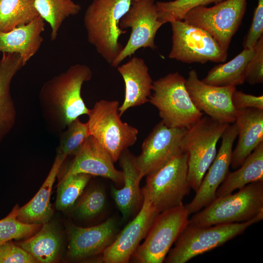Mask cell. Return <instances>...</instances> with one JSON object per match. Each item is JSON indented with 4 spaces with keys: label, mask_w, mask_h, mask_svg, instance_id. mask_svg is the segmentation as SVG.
Instances as JSON below:
<instances>
[{
    "label": "cell",
    "mask_w": 263,
    "mask_h": 263,
    "mask_svg": "<svg viewBox=\"0 0 263 263\" xmlns=\"http://www.w3.org/2000/svg\"><path fill=\"white\" fill-rule=\"evenodd\" d=\"M92 77L89 66L75 64L42 85L40 104L46 122L54 130L61 131L80 116L89 114L81 92L83 83Z\"/></svg>",
    "instance_id": "obj_1"
},
{
    "label": "cell",
    "mask_w": 263,
    "mask_h": 263,
    "mask_svg": "<svg viewBox=\"0 0 263 263\" xmlns=\"http://www.w3.org/2000/svg\"><path fill=\"white\" fill-rule=\"evenodd\" d=\"M131 2L132 0H93L84 14L83 22L88 42L111 65L124 47L119 38L127 31L121 29L119 24Z\"/></svg>",
    "instance_id": "obj_2"
},
{
    "label": "cell",
    "mask_w": 263,
    "mask_h": 263,
    "mask_svg": "<svg viewBox=\"0 0 263 263\" xmlns=\"http://www.w3.org/2000/svg\"><path fill=\"white\" fill-rule=\"evenodd\" d=\"M263 211V181L251 183L234 194L217 197L189 219L197 226L243 222Z\"/></svg>",
    "instance_id": "obj_3"
},
{
    "label": "cell",
    "mask_w": 263,
    "mask_h": 263,
    "mask_svg": "<svg viewBox=\"0 0 263 263\" xmlns=\"http://www.w3.org/2000/svg\"><path fill=\"white\" fill-rule=\"evenodd\" d=\"M185 83L177 72L153 82L148 102L158 109L161 121L169 127L187 129L203 116L192 102Z\"/></svg>",
    "instance_id": "obj_4"
},
{
    "label": "cell",
    "mask_w": 263,
    "mask_h": 263,
    "mask_svg": "<svg viewBox=\"0 0 263 263\" xmlns=\"http://www.w3.org/2000/svg\"><path fill=\"white\" fill-rule=\"evenodd\" d=\"M263 219V211L251 220L243 222L203 227L188 225L175 242V246L169 251L164 261L167 263H185L197 255L223 245Z\"/></svg>",
    "instance_id": "obj_5"
},
{
    "label": "cell",
    "mask_w": 263,
    "mask_h": 263,
    "mask_svg": "<svg viewBox=\"0 0 263 263\" xmlns=\"http://www.w3.org/2000/svg\"><path fill=\"white\" fill-rule=\"evenodd\" d=\"M228 125L203 116L186 129L182 148L188 155V179L195 191L214 159L217 143Z\"/></svg>",
    "instance_id": "obj_6"
},
{
    "label": "cell",
    "mask_w": 263,
    "mask_h": 263,
    "mask_svg": "<svg viewBox=\"0 0 263 263\" xmlns=\"http://www.w3.org/2000/svg\"><path fill=\"white\" fill-rule=\"evenodd\" d=\"M119 102L100 100L90 109L87 122L90 135L105 149L113 161H117L123 151L134 145L138 130L123 122L119 114Z\"/></svg>",
    "instance_id": "obj_7"
},
{
    "label": "cell",
    "mask_w": 263,
    "mask_h": 263,
    "mask_svg": "<svg viewBox=\"0 0 263 263\" xmlns=\"http://www.w3.org/2000/svg\"><path fill=\"white\" fill-rule=\"evenodd\" d=\"M188 155L183 152L147 175L142 188L159 212L183 204L191 188L188 179Z\"/></svg>",
    "instance_id": "obj_8"
},
{
    "label": "cell",
    "mask_w": 263,
    "mask_h": 263,
    "mask_svg": "<svg viewBox=\"0 0 263 263\" xmlns=\"http://www.w3.org/2000/svg\"><path fill=\"white\" fill-rule=\"evenodd\" d=\"M189 213L183 204L166 209L157 216L143 244L132 256L141 263H161L170 247L188 225Z\"/></svg>",
    "instance_id": "obj_9"
},
{
    "label": "cell",
    "mask_w": 263,
    "mask_h": 263,
    "mask_svg": "<svg viewBox=\"0 0 263 263\" xmlns=\"http://www.w3.org/2000/svg\"><path fill=\"white\" fill-rule=\"evenodd\" d=\"M246 5L247 0H225L210 7L200 5L188 10L182 20L207 31L227 52Z\"/></svg>",
    "instance_id": "obj_10"
},
{
    "label": "cell",
    "mask_w": 263,
    "mask_h": 263,
    "mask_svg": "<svg viewBox=\"0 0 263 263\" xmlns=\"http://www.w3.org/2000/svg\"><path fill=\"white\" fill-rule=\"evenodd\" d=\"M172 47L169 57L184 63L223 62L227 52L207 31L183 20L171 21Z\"/></svg>",
    "instance_id": "obj_11"
},
{
    "label": "cell",
    "mask_w": 263,
    "mask_h": 263,
    "mask_svg": "<svg viewBox=\"0 0 263 263\" xmlns=\"http://www.w3.org/2000/svg\"><path fill=\"white\" fill-rule=\"evenodd\" d=\"M163 24L158 19L155 0H132L129 10L119 24L122 30L131 29L130 38L111 66L117 67L124 59L140 48L156 49L154 39Z\"/></svg>",
    "instance_id": "obj_12"
},
{
    "label": "cell",
    "mask_w": 263,
    "mask_h": 263,
    "mask_svg": "<svg viewBox=\"0 0 263 263\" xmlns=\"http://www.w3.org/2000/svg\"><path fill=\"white\" fill-rule=\"evenodd\" d=\"M186 128H170L157 124L145 139L134 164L142 178L160 169L183 152L182 143Z\"/></svg>",
    "instance_id": "obj_13"
},
{
    "label": "cell",
    "mask_w": 263,
    "mask_h": 263,
    "mask_svg": "<svg viewBox=\"0 0 263 263\" xmlns=\"http://www.w3.org/2000/svg\"><path fill=\"white\" fill-rule=\"evenodd\" d=\"M186 87L195 106L201 112L217 121L235 122L236 110L232 102L236 86H217L203 82L195 69L188 73Z\"/></svg>",
    "instance_id": "obj_14"
},
{
    "label": "cell",
    "mask_w": 263,
    "mask_h": 263,
    "mask_svg": "<svg viewBox=\"0 0 263 263\" xmlns=\"http://www.w3.org/2000/svg\"><path fill=\"white\" fill-rule=\"evenodd\" d=\"M143 202L136 216L131 221L103 252L105 263H126L145 238L159 212L154 207L147 193L142 190Z\"/></svg>",
    "instance_id": "obj_15"
},
{
    "label": "cell",
    "mask_w": 263,
    "mask_h": 263,
    "mask_svg": "<svg viewBox=\"0 0 263 263\" xmlns=\"http://www.w3.org/2000/svg\"><path fill=\"white\" fill-rule=\"evenodd\" d=\"M237 134L235 122L229 124L224 132L218 152L204 176L193 200L186 206L189 215L200 211L217 198V190L229 171L233 145Z\"/></svg>",
    "instance_id": "obj_16"
},
{
    "label": "cell",
    "mask_w": 263,
    "mask_h": 263,
    "mask_svg": "<svg viewBox=\"0 0 263 263\" xmlns=\"http://www.w3.org/2000/svg\"><path fill=\"white\" fill-rule=\"evenodd\" d=\"M116 232V222L112 218L90 227L71 225L69 228V258L77 261L102 254L115 239Z\"/></svg>",
    "instance_id": "obj_17"
},
{
    "label": "cell",
    "mask_w": 263,
    "mask_h": 263,
    "mask_svg": "<svg viewBox=\"0 0 263 263\" xmlns=\"http://www.w3.org/2000/svg\"><path fill=\"white\" fill-rule=\"evenodd\" d=\"M74 156L62 177L85 173L107 178L116 185L123 184L122 171L115 168L110 154L93 136H89Z\"/></svg>",
    "instance_id": "obj_18"
},
{
    "label": "cell",
    "mask_w": 263,
    "mask_h": 263,
    "mask_svg": "<svg viewBox=\"0 0 263 263\" xmlns=\"http://www.w3.org/2000/svg\"><path fill=\"white\" fill-rule=\"evenodd\" d=\"M117 67L125 87L124 99L118 108L121 116L129 108L149 101L153 81L148 66L141 58L133 56L126 63Z\"/></svg>",
    "instance_id": "obj_19"
},
{
    "label": "cell",
    "mask_w": 263,
    "mask_h": 263,
    "mask_svg": "<svg viewBox=\"0 0 263 263\" xmlns=\"http://www.w3.org/2000/svg\"><path fill=\"white\" fill-rule=\"evenodd\" d=\"M238 141L232 150L231 167L239 168L247 157L263 142V110L247 108L236 110Z\"/></svg>",
    "instance_id": "obj_20"
},
{
    "label": "cell",
    "mask_w": 263,
    "mask_h": 263,
    "mask_svg": "<svg viewBox=\"0 0 263 263\" xmlns=\"http://www.w3.org/2000/svg\"><path fill=\"white\" fill-rule=\"evenodd\" d=\"M45 21L38 16L31 21L5 32H0V55L19 54L24 66L39 49L43 38Z\"/></svg>",
    "instance_id": "obj_21"
},
{
    "label": "cell",
    "mask_w": 263,
    "mask_h": 263,
    "mask_svg": "<svg viewBox=\"0 0 263 263\" xmlns=\"http://www.w3.org/2000/svg\"><path fill=\"white\" fill-rule=\"evenodd\" d=\"M24 66L19 54L3 53L0 60V143L9 133L16 121V113L10 93L15 75Z\"/></svg>",
    "instance_id": "obj_22"
},
{
    "label": "cell",
    "mask_w": 263,
    "mask_h": 263,
    "mask_svg": "<svg viewBox=\"0 0 263 263\" xmlns=\"http://www.w3.org/2000/svg\"><path fill=\"white\" fill-rule=\"evenodd\" d=\"M134 157L128 150L121 154L119 159L123 173V187L117 189L111 188L113 197L122 213L126 219L135 210L142 201L140 182L142 178L134 164Z\"/></svg>",
    "instance_id": "obj_23"
},
{
    "label": "cell",
    "mask_w": 263,
    "mask_h": 263,
    "mask_svg": "<svg viewBox=\"0 0 263 263\" xmlns=\"http://www.w3.org/2000/svg\"><path fill=\"white\" fill-rule=\"evenodd\" d=\"M66 158L56 154L49 173L37 193L28 203L19 208L17 215L19 221L28 224L41 225L49 222L53 215L50 202L52 189Z\"/></svg>",
    "instance_id": "obj_24"
},
{
    "label": "cell",
    "mask_w": 263,
    "mask_h": 263,
    "mask_svg": "<svg viewBox=\"0 0 263 263\" xmlns=\"http://www.w3.org/2000/svg\"><path fill=\"white\" fill-rule=\"evenodd\" d=\"M16 244L38 263H52L59 258L62 238L56 227L47 222L32 237Z\"/></svg>",
    "instance_id": "obj_25"
},
{
    "label": "cell",
    "mask_w": 263,
    "mask_h": 263,
    "mask_svg": "<svg viewBox=\"0 0 263 263\" xmlns=\"http://www.w3.org/2000/svg\"><path fill=\"white\" fill-rule=\"evenodd\" d=\"M263 181V142L247 157L243 164L234 172L227 173L218 187L217 197L227 195L252 182Z\"/></svg>",
    "instance_id": "obj_26"
},
{
    "label": "cell",
    "mask_w": 263,
    "mask_h": 263,
    "mask_svg": "<svg viewBox=\"0 0 263 263\" xmlns=\"http://www.w3.org/2000/svg\"><path fill=\"white\" fill-rule=\"evenodd\" d=\"M254 52V48H244L230 61L215 66L201 80L205 83L217 86L243 84L246 66Z\"/></svg>",
    "instance_id": "obj_27"
},
{
    "label": "cell",
    "mask_w": 263,
    "mask_h": 263,
    "mask_svg": "<svg viewBox=\"0 0 263 263\" xmlns=\"http://www.w3.org/2000/svg\"><path fill=\"white\" fill-rule=\"evenodd\" d=\"M38 15L51 27V40H55L64 21L78 14L81 6L73 0H34Z\"/></svg>",
    "instance_id": "obj_28"
},
{
    "label": "cell",
    "mask_w": 263,
    "mask_h": 263,
    "mask_svg": "<svg viewBox=\"0 0 263 263\" xmlns=\"http://www.w3.org/2000/svg\"><path fill=\"white\" fill-rule=\"evenodd\" d=\"M38 16L34 0H0V32L26 24Z\"/></svg>",
    "instance_id": "obj_29"
},
{
    "label": "cell",
    "mask_w": 263,
    "mask_h": 263,
    "mask_svg": "<svg viewBox=\"0 0 263 263\" xmlns=\"http://www.w3.org/2000/svg\"><path fill=\"white\" fill-rule=\"evenodd\" d=\"M91 176L77 173L62 177L57 187L56 208L64 211L72 207L82 193Z\"/></svg>",
    "instance_id": "obj_30"
},
{
    "label": "cell",
    "mask_w": 263,
    "mask_h": 263,
    "mask_svg": "<svg viewBox=\"0 0 263 263\" xmlns=\"http://www.w3.org/2000/svg\"><path fill=\"white\" fill-rule=\"evenodd\" d=\"M67 130L61 133L56 154L67 157L75 155L90 135L87 123H83L79 118L72 121Z\"/></svg>",
    "instance_id": "obj_31"
},
{
    "label": "cell",
    "mask_w": 263,
    "mask_h": 263,
    "mask_svg": "<svg viewBox=\"0 0 263 263\" xmlns=\"http://www.w3.org/2000/svg\"><path fill=\"white\" fill-rule=\"evenodd\" d=\"M225 0H174L156 2L158 19L164 24L167 22L182 20L191 9L200 5L207 6Z\"/></svg>",
    "instance_id": "obj_32"
},
{
    "label": "cell",
    "mask_w": 263,
    "mask_h": 263,
    "mask_svg": "<svg viewBox=\"0 0 263 263\" xmlns=\"http://www.w3.org/2000/svg\"><path fill=\"white\" fill-rule=\"evenodd\" d=\"M19 207L15 206L11 212L0 220V245L12 240L31 236L40 228L41 225L28 224L17 218Z\"/></svg>",
    "instance_id": "obj_33"
},
{
    "label": "cell",
    "mask_w": 263,
    "mask_h": 263,
    "mask_svg": "<svg viewBox=\"0 0 263 263\" xmlns=\"http://www.w3.org/2000/svg\"><path fill=\"white\" fill-rule=\"evenodd\" d=\"M106 196L100 187L88 189L82 195L76 206V214L82 219H89L99 214L105 205Z\"/></svg>",
    "instance_id": "obj_34"
},
{
    "label": "cell",
    "mask_w": 263,
    "mask_h": 263,
    "mask_svg": "<svg viewBox=\"0 0 263 263\" xmlns=\"http://www.w3.org/2000/svg\"><path fill=\"white\" fill-rule=\"evenodd\" d=\"M254 48V54L247 63L244 75V82L250 85L263 82V36Z\"/></svg>",
    "instance_id": "obj_35"
},
{
    "label": "cell",
    "mask_w": 263,
    "mask_h": 263,
    "mask_svg": "<svg viewBox=\"0 0 263 263\" xmlns=\"http://www.w3.org/2000/svg\"><path fill=\"white\" fill-rule=\"evenodd\" d=\"M36 263L38 261L12 240L0 245V263Z\"/></svg>",
    "instance_id": "obj_36"
},
{
    "label": "cell",
    "mask_w": 263,
    "mask_h": 263,
    "mask_svg": "<svg viewBox=\"0 0 263 263\" xmlns=\"http://www.w3.org/2000/svg\"><path fill=\"white\" fill-rule=\"evenodd\" d=\"M263 36V0H258L252 21L243 42L245 49L254 48L260 38Z\"/></svg>",
    "instance_id": "obj_37"
},
{
    "label": "cell",
    "mask_w": 263,
    "mask_h": 263,
    "mask_svg": "<svg viewBox=\"0 0 263 263\" xmlns=\"http://www.w3.org/2000/svg\"><path fill=\"white\" fill-rule=\"evenodd\" d=\"M232 102L236 110L247 108L263 110V96L245 94L236 90L232 95Z\"/></svg>",
    "instance_id": "obj_38"
}]
</instances>
